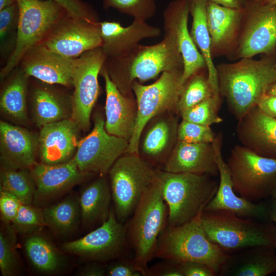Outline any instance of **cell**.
<instances>
[{
	"instance_id": "20",
	"label": "cell",
	"mask_w": 276,
	"mask_h": 276,
	"mask_svg": "<svg viewBox=\"0 0 276 276\" xmlns=\"http://www.w3.org/2000/svg\"><path fill=\"white\" fill-rule=\"evenodd\" d=\"M76 58H68L40 45L28 49L19 66L29 77L42 82L73 88V74Z\"/></svg>"
},
{
	"instance_id": "4",
	"label": "cell",
	"mask_w": 276,
	"mask_h": 276,
	"mask_svg": "<svg viewBox=\"0 0 276 276\" xmlns=\"http://www.w3.org/2000/svg\"><path fill=\"white\" fill-rule=\"evenodd\" d=\"M200 216L180 226L167 225L159 237L154 258L177 263H202L218 275L229 254L208 238Z\"/></svg>"
},
{
	"instance_id": "15",
	"label": "cell",
	"mask_w": 276,
	"mask_h": 276,
	"mask_svg": "<svg viewBox=\"0 0 276 276\" xmlns=\"http://www.w3.org/2000/svg\"><path fill=\"white\" fill-rule=\"evenodd\" d=\"M100 22H93L68 15L38 44L68 58L102 47Z\"/></svg>"
},
{
	"instance_id": "18",
	"label": "cell",
	"mask_w": 276,
	"mask_h": 276,
	"mask_svg": "<svg viewBox=\"0 0 276 276\" xmlns=\"http://www.w3.org/2000/svg\"><path fill=\"white\" fill-rule=\"evenodd\" d=\"M190 0H173L163 13L165 32L175 38L183 62L182 85L192 76L206 68L205 60L194 44L188 30Z\"/></svg>"
},
{
	"instance_id": "1",
	"label": "cell",
	"mask_w": 276,
	"mask_h": 276,
	"mask_svg": "<svg viewBox=\"0 0 276 276\" xmlns=\"http://www.w3.org/2000/svg\"><path fill=\"white\" fill-rule=\"evenodd\" d=\"M275 60L274 54L260 60L244 58L235 63L217 65L220 94L238 121L257 106L276 82Z\"/></svg>"
},
{
	"instance_id": "50",
	"label": "cell",
	"mask_w": 276,
	"mask_h": 276,
	"mask_svg": "<svg viewBox=\"0 0 276 276\" xmlns=\"http://www.w3.org/2000/svg\"><path fill=\"white\" fill-rule=\"evenodd\" d=\"M219 5L235 9H244L248 0H209Z\"/></svg>"
},
{
	"instance_id": "3",
	"label": "cell",
	"mask_w": 276,
	"mask_h": 276,
	"mask_svg": "<svg viewBox=\"0 0 276 276\" xmlns=\"http://www.w3.org/2000/svg\"><path fill=\"white\" fill-rule=\"evenodd\" d=\"M162 171V170H161ZM161 176L145 191L125 226L136 264L146 272L158 240L167 225L168 209L162 195Z\"/></svg>"
},
{
	"instance_id": "13",
	"label": "cell",
	"mask_w": 276,
	"mask_h": 276,
	"mask_svg": "<svg viewBox=\"0 0 276 276\" xmlns=\"http://www.w3.org/2000/svg\"><path fill=\"white\" fill-rule=\"evenodd\" d=\"M62 247L84 260L102 263L126 256L130 246L125 226L111 209L106 221L84 237L63 243Z\"/></svg>"
},
{
	"instance_id": "6",
	"label": "cell",
	"mask_w": 276,
	"mask_h": 276,
	"mask_svg": "<svg viewBox=\"0 0 276 276\" xmlns=\"http://www.w3.org/2000/svg\"><path fill=\"white\" fill-rule=\"evenodd\" d=\"M162 195L168 209L167 225L180 226L201 216L215 195L218 183L208 175L162 170Z\"/></svg>"
},
{
	"instance_id": "44",
	"label": "cell",
	"mask_w": 276,
	"mask_h": 276,
	"mask_svg": "<svg viewBox=\"0 0 276 276\" xmlns=\"http://www.w3.org/2000/svg\"><path fill=\"white\" fill-rule=\"evenodd\" d=\"M109 276H145L146 272L140 268L134 259L125 257L117 259L107 267Z\"/></svg>"
},
{
	"instance_id": "33",
	"label": "cell",
	"mask_w": 276,
	"mask_h": 276,
	"mask_svg": "<svg viewBox=\"0 0 276 276\" xmlns=\"http://www.w3.org/2000/svg\"><path fill=\"white\" fill-rule=\"evenodd\" d=\"M24 247L29 261L39 272L55 273L61 270L65 264L63 255L52 242L41 235H29Z\"/></svg>"
},
{
	"instance_id": "7",
	"label": "cell",
	"mask_w": 276,
	"mask_h": 276,
	"mask_svg": "<svg viewBox=\"0 0 276 276\" xmlns=\"http://www.w3.org/2000/svg\"><path fill=\"white\" fill-rule=\"evenodd\" d=\"M156 168L138 154L125 153L108 172L114 212L124 223L131 216L145 191L160 176Z\"/></svg>"
},
{
	"instance_id": "38",
	"label": "cell",
	"mask_w": 276,
	"mask_h": 276,
	"mask_svg": "<svg viewBox=\"0 0 276 276\" xmlns=\"http://www.w3.org/2000/svg\"><path fill=\"white\" fill-rule=\"evenodd\" d=\"M219 103V96L214 95L192 107L182 111L179 114L182 120L210 126L222 122V119L218 115Z\"/></svg>"
},
{
	"instance_id": "10",
	"label": "cell",
	"mask_w": 276,
	"mask_h": 276,
	"mask_svg": "<svg viewBox=\"0 0 276 276\" xmlns=\"http://www.w3.org/2000/svg\"><path fill=\"white\" fill-rule=\"evenodd\" d=\"M182 72H164L155 82L149 85H143L137 80L132 83L131 87L136 101L137 114L126 152L137 154L141 133L150 119L166 111L177 113V105L182 87Z\"/></svg>"
},
{
	"instance_id": "29",
	"label": "cell",
	"mask_w": 276,
	"mask_h": 276,
	"mask_svg": "<svg viewBox=\"0 0 276 276\" xmlns=\"http://www.w3.org/2000/svg\"><path fill=\"white\" fill-rule=\"evenodd\" d=\"M275 247L256 246L229 254L220 276H267L276 272Z\"/></svg>"
},
{
	"instance_id": "32",
	"label": "cell",
	"mask_w": 276,
	"mask_h": 276,
	"mask_svg": "<svg viewBox=\"0 0 276 276\" xmlns=\"http://www.w3.org/2000/svg\"><path fill=\"white\" fill-rule=\"evenodd\" d=\"M208 0H190V14L192 23L190 33L196 47L204 58L208 78L214 95H220L216 66L214 64L211 49V38L206 20Z\"/></svg>"
},
{
	"instance_id": "30",
	"label": "cell",
	"mask_w": 276,
	"mask_h": 276,
	"mask_svg": "<svg viewBox=\"0 0 276 276\" xmlns=\"http://www.w3.org/2000/svg\"><path fill=\"white\" fill-rule=\"evenodd\" d=\"M106 175L98 177L86 186L79 197L81 220L86 228L101 225L109 216L112 198Z\"/></svg>"
},
{
	"instance_id": "52",
	"label": "cell",
	"mask_w": 276,
	"mask_h": 276,
	"mask_svg": "<svg viewBox=\"0 0 276 276\" xmlns=\"http://www.w3.org/2000/svg\"><path fill=\"white\" fill-rule=\"evenodd\" d=\"M17 3V0H0V10Z\"/></svg>"
},
{
	"instance_id": "11",
	"label": "cell",
	"mask_w": 276,
	"mask_h": 276,
	"mask_svg": "<svg viewBox=\"0 0 276 276\" xmlns=\"http://www.w3.org/2000/svg\"><path fill=\"white\" fill-rule=\"evenodd\" d=\"M275 53L276 6L248 0L238 39L230 56L241 59Z\"/></svg>"
},
{
	"instance_id": "48",
	"label": "cell",
	"mask_w": 276,
	"mask_h": 276,
	"mask_svg": "<svg viewBox=\"0 0 276 276\" xmlns=\"http://www.w3.org/2000/svg\"><path fill=\"white\" fill-rule=\"evenodd\" d=\"M264 113L276 118V96L266 94L257 106Z\"/></svg>"
},
{
	"instance_id": "45",
	"label": "cell",
	"mask_w": 276,
	"mask_h": 276,
	"mask_svg": "<svg viewBox=\"0 0 276 276\" xmlns=\"http://www.w3.org/2000/svg\"><path fill=\"white\" fill-rule=\"evenodd\" d=\"M22 203L12 193L0 189V214L4 224H10L15 218Z\"/></svg>"
},
{
	"instance_id": "54",
	"label": "cell",
	"mask_w": 276,
	"mask_h": 276,
	"mask_svg": "<svg viewBox=\"0 0 276 276\" xmlns=\"http://www.w3.org/2000/svg\"><path fill=\"white\" fill-rule=\"evenodd\" d=\"M266 94L276 96V82L271 86Z\"/></svg>"
},
{
	"instance_id": "31",
	"label": "cell",
	"mask_w": 276,
	"mask_h": 276,
	"mask_svg": "<svg viewBox=\"0 0 276 276\" xmlns=\"http://www.w3.org/2000/svg\"><path fill=\"white\" fill-rule=\"evenodd\" d=\"M29 78L19 66H16L3 81L0 108L1 112L9 119L20 124L28 120L27 100Z\"/></svg>"
},
{
	"instance_id": "49",
	"label": "cell",
	"mask_w": 276,
	"mask_h": 276,
	"mask_svg": "<svg viewBox=\"0 0 276 276\" xmlns=\"http://www.w3.org/2000/svg\"><path fill=\"white\" fill-rule=\"evenodd\" d=\"M101 262H93L81 269L79 273L81 276H103L107 274V268L101 264Z\"/></svg>"
},
{
	"instance_id": "26",
	"label": "cell",
	"mask_w": 276,
	"mask_h": 276,
	"mask_svg": "<svg viewBox=\"0 0 276 276\" xmlns=\"http://www.w3.org/2000/svg\"><path fill=\"white\" fill-rule=\"evenodd\" d=\"M238 122L236 132L242 145L259 155L276 159V118L256 106Z\"/></svg>"
},
{
	"instance_id": "27",
	"label": "cell",
	"mask_w": 276,
	"mask_h": 276,
	"mask_svg": "<svg viewBox=\"0 0 276 276\" xmlns=\"http://www.w3.org/2000/svg\"><path fill=\"white\" fill-rule=\"evenodd\" d=\"M102 48L107 57L120 56L130 52L141 40L157 37L161 30L146 21L133 19L127 27L116 21H100Z\"/></svg>"
},
{
	"instance_id": "42",
	"label": "cell",
	"mask_w": 276,
	"mask_h": 276,
	"mask_svg": "<svg viewBox=\"0 0 276 276\" xmlns=\"http://www.w3.org/2000/svg\"><path fill=\"white\" fill-rule=\"evenodd\" d=\"M216 135L209 126L202 125L183 120L178 124V141L188 143H212Z\"/></svg>"
},
{
	"instance_id": "46",
	"label": "cell",
	"mask_w": 276,
	"mask_h": 276,
	"mask_svg": "<svg viewBox=\"0 0 276 276\" xmlns=\"http://www.w3.org/2000/svg\"><path fill=\"white\" fill-rule=\"evenodd\" d=\"M183 276L180 264L169 260L147 268L146 276Z\"/></svg>"
},
{
	"instance_id": "51",
	"label": "cell",
	"mask_w": 276,
	"mask_h": 276,
	"mask_svg": "<svg viewBox=\"0 0 276 276\" xmlns=\"http://www.w3.org/2000/svg\"><path fill=\"white\" fill-rule=\"evenodd\" d=\"M269 219L273 221L276 225V198H271L268 204Z\"/></svg>"
},
{
	"instance_id": "22",
	"label": "cell",
	"mask_w": 276,
	"mask_h": 276,
	"mask_svg": "<svg viewBox=\"0 0 276 276\" xmlns=\"http://www.w3.org/2000/svg\"><path fill=\"white\" fill-rule=\"evenodd\" d=\"M79 130L71 119L50 123L40 128L38 143L40 162L56 165L71 160L78 147Z\"/></svg>"
},
{
	"instance_id": "24",
	"label": "cell",
	"mask_w": 276,
	"mask_h": 276,
	"mask_svg": "<svg viewBox=\"0 0 276 276\" xmlns=\"http://www.w3.org/2000/svg\"><path fill=\"white\" fill-rule=\"evenodd\" d=\"M244 9L224 7L208 0L206 20L213 57L230 55L236 45Z\"/></svg>"
},
{
	"instance_id": "2",
	"label": "cell",
	"mask_w": 276,
	"mask_h": 276,
	"mask_svg": "<svg viewBox=\"0 0 276 276\" xmlns=\"http://www.w3.org/2000/svg\"><path fill=\"white\" fill-rule=\"evenodd\" d=\"M113 83L124 95L133 97L131 84L155 79L164 72L182 71L183 62L174 37L165 32L163 39L151 45H137L126 54L107 57L104 63Z\"/></svg>"
},
{
	"instance_id": "17",
	"label": "cell",
	"mask_w": 276,
	"mask_h": 276,
	"mask_svg": "<svg viewBox=\"0 0 276 276\" xmlns=\"http://www.w3.org/2000/svg\"><path fill=\"white\" fill-rule=\"evenodd\" d=\"M176 113L169 111L154 117L144 127L139 137L138 155L161 170L178 142Z\"/></svg>"
},
{
	"instance_id": "35",
	"label": "cell",
	"mask_w": 276,
	"mask_h": 276,
	"mask_svg": "<svg viewBox=\"0 0 276 276\" xmlns=\"http://www.w3.org/2000/svg\"><path fill=\"white\" fill-rule=\"evenodd\" d=\"M0 189L16 196L22 204L33 203L35 186L30 169L1 170Z\"/></svg>"
},
{
	"instance_id": "16",
	"label": "cell",
	"mask_w": 276,
	"mask_h": 276,
	"mask_svg": "<svg viewBox=\"0 0 276 276\" xmlns=\"http://www.w3.org/2000/svg\"><path fill=\"white\" fill-rule=\"evenodd\" d=\"M215 153L220 181L217 192L206 205L204 212H226L243 218L265 221L269 219L268 204L255 203L237 195L231 173L221 152L222 137L219 134L212 143Z\"/></svg>"
},
{
	"instance_id": "23",
	"label": "cell",
	"mask_w": 276,
	"mask_h": 276,
	"mask_svg": "<svg viewBox=\"0 0 276 276\" xmlns=\"http://www.w3.org/2000/svg\"><path fill=\"white\" fill-rule=\"evenodd\" d=\"M100 74L105 82V129L110 134L129 141L131 139L137 114L134 96L123 94L111 80L103 65Z\"/></svg>"
},
{
	"instance_id": "34",
	"label": "cell",
	"mask_w": 276,
	"mask_h": 276,
	"mask_svg": "<svg viewBox=\"0 0 276 276\" xmlns=\"http://www.w3.org/2000/svg\"><path fill=\"white\" fill-rule=\"evenodd\" d=\"M46 226L59 236L70 235L78 227L81 219L79 198L69 196L42 210Z\"/></svg>"
},
{
	"instance_id": "36",
	"label": "cell",
	"mask_w": 276,
	"mask_h": 276,
	"mask_svg": "<svg viewBox=\"0 0 276 276\" xmlns=\"http://www.w3.org/2000/svg\"><path fill=\"white\" fill-rule=\"evenodd\" d=\"M201 71L192 76L182 85L177 105V113H180L214 95L208 76L201 73Z\"/></svg>"
},
{
	"instance_id": "56",
	"label": "cell",
	"mask_w": 276,
	"mask_h": 276,
	"mask_svg": "<svg viewBox=\"0 0 276 276\" xmlns=\"http://www.w3.org/2000/svg\"><path fill=\"white\" fill-rule=\"evenodd\" d=\"M274 66H275V68L276 69V60H275V62Z\"/></svg>"
},
{
	"instance_id": "9",
	"label": "cell",
	"mask_w": 276,
	"mask_h": 276,
	"mask_svg": "<svg viewBox=\"0 0 276 276\" xmlns=\"http://www.w3.org/2000/svg\"><path fill=\"white\" fill-rule=\"evenodd\" d=\"M226 164L234 191L240 196L255 202L271 196L276 183V159L237 145L232 149Z\"/></svg>"
},
{
	"instance_id": "43",
	"label": "cell",
	"mask_w": 276,
	"mask_h": 276,
	"mask_svg": "<svg viewBox=\"0 0 276 276\" xmlns=\"http://www.w3.org/2000/svg\"><path fill=\"white\" fill-rule=\"evenodd\" d=\"M67 12L71 16L82 19L89 22H99L96 11L88 3L83 0H53Z\"/></svg>"
},
{
	"instance_id": "12",
	"label": "cell",
	"mask_w": 276,
	"mask_h": 276,
	"mask_svg": "<svg viewBox=\"0 0 276 276\" xmlns=\"http://www.w3.org/2000/svg\"><path fill=\"white\" fill-rule=\"evenodd\" d=\"M106 58L102 47H99L75 59L71 119L80 130L86 131L90 128L91 111L100 94L98 76Z\"/></svg>"
},
{
	"instance_id": "40",
	"label": "cell",
	"mask_w": 276,
	"mask_h": 276,
	"mask_svg": "<svg viewBox=\"0 0 276 276\" xmlns=\"http://www.w3.org/2000/svg\"><path fill=\"white\" fill-rule=\"evenodd\" d=\"M11 225L17 234L36 233L46 226L42 210L38 206L22 204Z\"/></svg>"
},
{
	"instance_id": "37",
	"label": "cell",
	"mask_w": 276,
	"mask_h": 276,
	"mask_svg": "<svg viewBox=\"0 0 276 276\" xmlns=\"http://www.w3.org/2000/svg\"><path fill=\"white\" fill-rule=\"evenodd\" d=\"M0 232V270L3 276L18 273L19 259L16 248V232L10 224H4Z\"/></svg>"
},
{
	"instance_id": "41",
	"label": "cell",
	"mask_w": 276,
	"mask_h": 276,
	"mask_svg": "<svg viewBox=\"0 0 276 276\" xmlns=\"http://www.w3.org/2000/svg\"><path fill=\"white\" fill-rule=\"evenodd\" d=\"M19 15L17 3L0 10L1 51L15 48Z\"/></svg>"
},
{
	"instance_id": "19",
	"label": "cell",
	"mask_w": 276,
	"mask_h": 276,
	"mask_svg": "<svg viewBox=\"0 0 276 276\" xmlns=\"http://www.w3.org/2000/svg\"><path fill=\"white\" fill-rule=\"evenodd\" d=\"M35 186L33 203L44 205L94 175L82 172L73 158L56 165L36 163L30 169Z\"/></svg>"
},
{
	"instance_id": "28",
	"label": "cell",
	"mask_w": 276,
	"mask_h": 276,
	"mask_svg": "<svg viewBox=\"0 0 276 276\" xmlns=\"http://www.w3.org/2000/svg\"><path fill=\"white\" fill-rule=\"evenodd\" d=\"M163 170L211 176L219 174L212 143H188L178 141Z\"/></svg>"
},
{
	"instance_id": "5",
	"label": "cell",
	"mask_w": 276,
	"mask_h": 276,
	"mask_svg": "<svg viewBox=\"0 0 276 276\" xmlns=\"http://www.w3.org/2000/svg\"><path fill=\"white\" fill-rule=\"evenodd\" d=\"M226 212H204L200 223L208 238L228 254L256 246L276 248V225Z\"/></svg>"
},
{
	"instance_id": "14",
	"label": "cell",
	"mask_w": 276,
	"mask_h": 276,
	"mask_svg": "<svg viewBox=\"0 0 276 276\" xmlns=\"http://www.w3.org/2000/svg\"><path fill=\"white\" fill-rule=\"evenodd\" d=\"M104 125L103 116L95 114L92 130L79 141L73 158L82 172L107 175L115 162L126 153L129 142L109 134Z\"/></svg>"
},
{
	"instance_id": "55",
	"label": "cell",
	"mask_w": 276,
	"mask_h": 276,
	"mask_svg": "<svg viewBox=\"0 0 276 276\" xmlns=\"http://www.w3.org/2000/svg\"><path fill=\"white\" fill-rule=\"evenodd\" d=\"M270 197L271 198H276V183L272 190Z\"/></svg>"
},
{
	"instance_id": "21",
	"label": "cell",
	"mask_w": 276,
	"mask_h": 276,
	"mask_svg": "<svg viewBox=\"0 0 276 276\" xmlns=\"http://www.w3.org/2000/svg\"><path fill=\"white\" fill-rule=\"evenodd\" d=\"M38 134L1 121L0 162L3 169H30L36 162Z\"/></svg>"
},
{
	"instance_id": "47",
	"label": "cell",
	"mask_w": 276,
	"mask_h": 276,
	"mask_svg": "<svg viewBox=\"0 0 276 276\" xmlns=\"http://www.w3.org/2000/svg\"><path fill=\"white\" fill-rule=\"evenodd\" d=\"M183 276H215L216 274L205 264L195 261L179 263Z\"/></svg>"
},
{
	"instance_id": "25",
	"label": "cell",
	"mask_w": 276,
	"mask_h": 276,
	"mask_svg": "<svg viewBox=\"0 0 276 276\" xmlns=\"http://www.w3.org/2000/svg\"><path fill=\"white\" fill-rule=\"evenodd\" d=\"M29 88L34 122L39 128L61 120L71 119L72 95L55 85L36 79Z\"/></svg>"
},
{
	"instance_id": "39",
	"label": "cell",
	"mask_w": 276,
	"mask_h": 276,
	"mask_svg": "<svg viewBox=\"0 0 276 276\" xmlns=\"http://www.w3.org/2000/svg\"><path fill=\"white\" fill-rule=\"evenodd\" d=\"M103 6L145 21L152 18L156 11L155 0H103Z\"/></svg>"
},
{
	"instance_id": "53",
	"label": "cell",
	"mask_w": 276,
	"mask_h": 276,
	"mask_svg": "<svg viewBox=\"0 0 276 276\" xmlns=\"http://www.w3.org/2000/svg\"><path fill=\"white\" fill-rule=\"evenodd\" d=\"M256 2L265 5H271L276 6V0H252Z\"/></svg>"
},
{
	"instance_id": "8",
	"label": "cell",
	"mask_w": 276,
	"mask_h": 276,
	"mask_svg": "<svg viewBox=\"0 0 276 276\" xmlns=\"http://www.w3.org/2000/svg\"><path fill=\"white\" fill-rule=\"evenodd\" d=\"M19 15L15 48L1 68L3 81L18 66L25 53L39 44L68 14L53 0H17Z\"/></svg>"
}]
</instances>
